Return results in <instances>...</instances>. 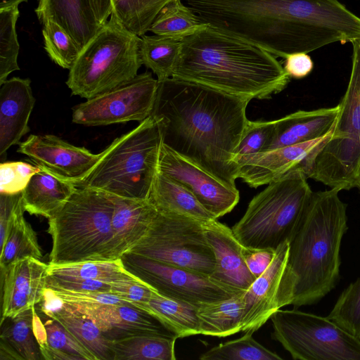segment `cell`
I'll return each instance as SVG.
<instances>
[{
    "instance_id": "obj_39",
    "label": "cell",
    "mask_w": 360,
    "mask_h": 360,
    "mask_svg": "<svg viewBox=\"0 0 360 360\" xmlns=\"http://www.w3.org/2000/svg\"><path fill=\"white\" fill-rule=\"evenodd\" d=\"M327 318L360 340V277L342 292Z\"/></svg>"
},
{
    "instance_id": "obj_48",
    "label": "cell",
    "mask_w": 360,
    "mask_h": 360,
    "mask_svg": "<svg viewBox=\"0 0 360 360\" xmlns=\"http://www.w3.org/2000/svg\"><path fill=\"white\" fill-rule=\"evenodd\" d=\"M43 359L46 360H75L77 357L50 347L48 344L40 346Z\"/></svg>"
},
{
    "instance_id": "obj_20",
    "label": "cell",
    "mask_w": 360,
    "mask_h": 360,
    "mask_svg": "<svg viewBox=\"0 0 360 360\" xmlns=\"http://www.w3.org/2000/svg\"><path fill=\"white\" fill-rule=\"evenodd\" d=\"M205 234L214 251L216 267L212 278L239 291H246L256 278L248 269L243 245L231 229L218 220L204 226Z\"/></svg>"
},
{
    "instance_id": "obj_42",
    "label": "cell",
    "mask_w": 360,
    "mask_h": 360,
    "mask_svg": "<svg viewBox=\"0 0 360 360\" xmlns=\"http://www.w3.org/2000/svg\"><path fill=\"white\" fill-rule=\"evenodd\" d=\"M40 169V167L25 162H2L0 164V193H22L32 176Z\"/></svg>"
},
{
    "instance_id": "obj_45",
    "label": "cell",
    "mask_w": 360,
    "mask_h": 360,
    "mask_svg": "<svg viewBox=\"0 0 360 360\" xmlns=\"http://www.w3.org/2000/svg\"><path fill=\"white\" fill-rule=\"evenodd\" d=\"M46 288H59L73 291L110 292L108 283L92 279L77 278H59L48 276Z\"/></svg>"
},
{
    "instance_id": "obj_30",
    "label": "cell",
    "mask_w": 360,
    "mask_h": 360,
    "mask_svg": "<svg viewBox=\"0 0 360 360\" xmlns=\"http://www.w3.org/2000/svg\"><path fill=\"white\" fill-rule=\"evenodd\" d=\"M46 316L63 325L96 360H113L112 341L108 340L91 319L72 310L65 303Z\"/></svg>"
},
{
    "instance_id": "obj_25",
    "label": "cell",
    "mask_w": 360,
    "mask_h": 360,
    "mask_svg": "<svg viewBox=\"0 0 360 360\" xmlns=\"http://www.w3.org/2000/svg\"><path fill=\"white\" fill-rule=\"evenodd\" d=\"M77 187L41 168L22 192L25 211L47 219L52 217L71 197Z\"/></svg>"
},
{
    "instance_id": "obj_8",
    "label": "cell",
    "mask_w": 360,
    "mask_h": 360,
    "mask_svg": "<svg viewBox=\"0 0 360 360\" xmlns=\"http://www.w3.org/2000/svg\"><path fill=\"white\" fill-rule=\"evenodd\" d=\"M140 39L112 14L69 70L72 95L89 99L132 80L142 65Z\"/></svg>"
},
{
    "instance_id": "obj_27",
    "label": "cell",
    "mask_w": 360,
    "mask_h": 360,
    "mask_svg": "<svg viewBox=\"0 0 360 360\" xmlns=\"http://www.w3.org/2000/svg\"><path fill=\"white\" fill-rule=\"evenodd\" d=\"M25 211L22 193H20L13 205L7 234L1 248V272L21 259L29 257L42 258L37 234L25 219Z\"/></svg>"
},
{
    "instance_id": "obj_16",
    "label": "cell",
    "mask_w": 360,
    "mask_h": 360,
    "mask_svg": "<svg viewBox=\"0 0 360 360\" xmlns=\"http://www.w3.org/2000/svg\"><path fill=\"white\" fill-rule=\"evenodd\" d=\"M65 304L91 319L112 342L141 335L178 338L156 316L131 303Z\"/></svg>"
},
{
    "instance_id": "obj_26",
    "label": "cell",
    "mask_w": 360,
    "mask_h": 360,
    "mask_svg": "<svg viewBox=\"0 0 360 360\" xmlns=\"http://www.w3.org/2000/svg\"><path fill=\"white\" fill-rule=\"evenodd\" d=\"M34 307L1 322V360L43 359L33 327Z\"/></svg>"
},
{
    "instance_id": "obj_38",
    "label": "cell",
    "mask_w": 360,
    "mask_h": 360,
    "mask_svg": "<svg viewBox=\"0 0 360 360\" xmlns=\"http://www.w3.org/2000/svg\"><path fill=\"white\" fill-rule=\"evenodd\" d=\"M44 49L56 64L70 70L76 61L80 49L71 36L59 25L47 20L43 23Z\"/></svg>"
},
{
    "instance_id": "obj_10",
    "label": "cell",
    "mask_w": 360,
    "mask_h": 360,
    "mask_svg": "<svg viewBox=\"0 0 360 360\" xmlns=\"http://www.w3.org/2000/svg\"><path fill=\"white\" fill-rule=\"evenodd\" d=\"M205 225L158 212L147 233L129 252L212 276L216 260Z\"/></svg>"
},
{
    "instance_id": "obj_41",
    "label": "cell",
    "mask_w": 360,
    "mask_h": 360,
    "mask_svg": "<svg viewBox=\"0 0 360 360\" xmlns=\"http://www.w3.org/2000/svg\"><path fill=\"white\" fill-rule=\"evenodd\" d=\"M44 326L47 343L50 347L71 354L77 359L96 360L94 355L58 321L50 319Z\"/></svg>"
},
{
    "instance_id": "obj_21",
    "label": "cell",
    "mask_w": 360,
    "mask_h": 360,
    "mask_svg": "<svg viewBox=\"0 0 360 360\" xmlns=\"http://www.w3.org/2000/svg\"><path fill=\"white\" fill-rule=\"evenodd\" d=\"M330 134L331 131L321 138L302 143L256 153L240 166L238 178L252 188L267 185L298 167Z\"/></svg>"
},
{
    "instance_id": "obj_34",
    "label": "cell",
    "mask_w": 360,
    "mask_h": 360,
    "mask_svg": "<svg viewBox=\"0 0 360 360\" xmlns=\"http://www.w3.org/2000/svg\"><path fill=\"white\" fill-rule=\"evenodd\" d=\"M47 274L53 277L92 279L107 283L136 277L126 269L121 258L62 264H49Z\"/></svg>"
},
{
    "instance_id": "obj_23",
    "label": "cell",
    "mask_w": 360,
    "mask_h": 360,
    "mask_svg": "<svg viewBox=\"0 0 360 360\" xmlns=\"http://www.w3.org/2000/svg\"><path fill=\"white\" fill-rule=\"evenodd\" d=\"M110 195L114 205L112 226L115 244L120 258L145 236L158 210L148 199Z\"/></svg>"
},
{
    "instance_id": "obj_32",
    "label": "cell",
    "mask_w": 360,
    "mask_h": 360,
    "mask_svg": "<svg viewBox=\"0 0 360 360\" xmlns=\"http://www.w3.org/2000/svg\"><path fill=\"white\" fill-rule=\"evenodd\" d=\"M139 55L142 65L161 81L172 77L179 53L181 41L157 34L140 37Z\"/></svg>"
},
{
    "instance_id": "obj_1",
    "label": "cell",
    "mask_w": 360,
    "mask_h": 360,
    "mask_svg": "<svg viewBox=\"0 0 360 360\" xmlns=\"http://www.w3.org/2000/svg\"><path fill=\"white\" fill-rule=\"evenodd\" d=\"M250 101L170 77L158 81L150 116L159 125L162 143L236 187L240 169L233 157L249 120Z\"/></svg>"
},
{
    "instance_id": "obj_4",
    "label": "cell",
    "mask_w": 360,
    "mask_h": 360,
    "mask_svg": "<svg viewBox=\"0 0 360 360\" xmlns=\"http://www.w3.org/2000/svg\"><path fill=\"white\" fill-rule=\"evenodd\" d=\"M113 202L108 193L77 188L52 217L49 263L70 264L120 259L112 226Z\"/></svg>"
},
{
    "instance_id": "obj_29",
    "label": "cell",
    "mask_w": 360,
    "mask_h": 360,
    "mask_svg": "<svg viewBox=\"0 0 360 360\" xmlns=\"http://www.w3.org/2000/svg\"><path fill=\"white\" fill-rule=\"evenodd\" d=\"M133 304L156 316L178 338L200 334L197 306L165 297L155 291L148 301Z\"/></svg>"
},
{
    "instance_id": "obj_17",
    "label": "cell",
    "mask_w": 360,
    "mask_h": 360,
    "mask_svg": "<svg viewBox=\"0 0 360 360\" xmlns=\"http://www.w3.org/2000/svg\"><path fill=\"white\" fill-rule=\"evenodd\" d=\"M43 24L51 20L63 28L80 51L106 24L111 0H38L34 10Z\"/></svg>"
},
{
    "instance_id": "obj_15",
    "label": "cell",
    "mask_w": 360,
    "mask_h": 360,
    "mask_svg": "<svg viewBox=\"0 0 360 360\" xmlns=\"http://www.w3.org/2000/svg\"><path fill=\"white\" fill-rule=\"evenodd\" d=\"M18 152L36 165L72 184L83 179L99 160L101 153H92L52 135L31 134L20 143Z\"/></svg>"
},
{
    "instance_id": "obj_35",
    "label": "cell",
    "mask_w": 360,
    "mask_h": 360,
    "mask_svg": "<svg viewBox=\"0 0 360 360\" xmlns=\"http://www.w3.org/2000/svg\"><path fill=\"white\" fill-rule=\"evenodd\" d=\"M172 0H111L112 13L129 32L146 34L160 11Z\"/></svg>"
},
{
    "instance_id": "obj_3",
    "label": "cell",
    "mask_w": 360,
    "mask_h": 360,
    "mask_svg": "<svg viewBox=\"0 0 360 360\" xmlns=\"http://www.w3.org/2000/svg\"><path fill=\"white\" fill-rule=\"evenodd\" d=\"M340 191L313 192L290 240L288 268L294 280V308L318 303L340 280V247L347 226V205Z\"/></svg>"
},
{
    "instance_id": "obj_12",
    "label": "cell",
    "mask_w": 360,
    "mask_h": 360,
    "mask_svg": "<svg viewBox=\"0 0 360 360\" xmlns=\"http://www.w3.org/2000/svg\"><path fill=\"white\" fill-rule=\"evenodd\" d=\"M158 80L150 72L98 94L72 108V120L85 126H103L143 121L153 109Z\"/></svg>"
},
{
    "instance_id": "obj_43",
    "label": "cell",
    "mask_w": 360,
    "mask_h": 360,
    "mask_svg": "<svg viewBox=\"0 0 360 360\" xmlns=\"http://www.w3.org/2000/svg\"><path fill=\"white\" fill-rule=\"evenodd\" d=\"M108 283L110 285V293L131 304L148 301L155 292L137 277L119 279Z\"/></svg>"
},
{
    "instance_id": "obj_22",
    "label": "cell",
    "mask_w": 360,
    "mask_h": 360,
    "mask_svg": "<svg viewBox=\"0 0 360 360\" xmlns=\"http://www.w3.org/2000/svg\"><path fill=\"white\" fill-rule=\"evenodd\" d=\"M338 111V104L330 108L298 110L275 120L272 135L262 151L302 143L328 134L333 128Z\"/></svg>"
},
{
    "instance_id": "obj_40",
    "label": "cell",
    "mask_w": 360,
    "mask_h": 360,
    "mask_svg": "<svg viewBox=\"0 0 360 360\" xmlns=\"http://www.w3.org/2000/svg\"><path fill=\"white\" fill-rule=\"evenodd\" d=\"M274 128V120H248L242 139L234 153L233 161L238 166L252 155L260 153L270 139Z\"/></svg>"
},
{
    "instance_id": "obj_37",
    "label": "cell",
    "mask_w": 360,
    "mask_h": 360,
    "mask_svg": "<svg viewBox=\"0 0 360 360\" xmlns=\"http://www.w3.org/2000/svg\"><path fill=\"white\" fill-rule=\"evenodd\" d=\"M18 17V6L0 9V85L11 72L20 70V46L16 32Z\"/></svg>"
},
{
    "instance_id": "obj_5",
    "label": "cell",
    "mask_w": 360,
    "mask_h": 360,
    "mask_svg": "<svg viewBox=\"0 0 360 360\" xmlns=\"http://www.w3.org/2000/svg\"><path fill=\"white\" fill-rule=\"evenodd\" d=\"M162 135L149 116L132 130L115 139L77 188H91L117 196L148 199L158 172Z\"/></svg>"
},
{
    "instance_id": "obj_44",
    "label": "cell",
    "mask_w": 360,
    "mask_h": 360,
    "mask_svg": "<svg viewBox=\"0 0 360 360\" xmlns=\"http://www.w3.org/2000/svg\"><path fill=\"white\" fill-rule=\"evenodd\" d=\"M47 288L65 304L130 303L116 295L110 292L73 291L59 288Z\"/></svg>"
},
{
    "instance_id": "obj_6",
    "label": "cell",
    "mask_w": 360,
    "mask_h": 360,
    "mask_svg": "<svg viewBox=\"0 0 360 360\" xmlns=\"http://www.w3.org/2000/svg\"><path fill=\"white\" fill-rule=\"evenodd\" d=\"M311 191L302 168L296 167L255 195L242 218L231 228L248 248H277L290 242L310 200Z\"/></svg>"
},
{
    "instance_id": "obj_11",
    "label": "cell",
    "mask_w": 360,
    "mask_h": 360,
    "mask_svg": "<svg viewBox=\"0 0 360 360\" xmlns=\"http://www.w3.org/2000/svg\"><path fill=\"white\" fill-rule=\"evenodd\" d=\"M120 258L129 272L160 295L176 301L198 307L243 292L211 276L135 253L127 252Z\"/></svg>"
},
{
    "instance_id": "obj_46",
    "label": "cell",
    "mask_w": 360,
    "mask_h": 360,
    "mask_svg": "<svg viewBox=\"0 0 360 360\" xmlns=\"http://www.w3.org/2000/svg\"><path fill=\"white\" fill-rule=\"evenodd\" d=\"M272 248L254 249L243 247V256L250 271L257 278L270 265L275 255Z\"/></svg>"
},
{
    "instance_id": "obj_14",
    "label": "cell",
    "mask_w": 360,
    "mask_h": 360,
    "mask_svg": "<svg viewBox=\"0 0 360 360\" xmlns=\"http://www.w3.org/2000/svg\"><path fill=\"white\" fill-rule=\"evenodd\" d=\"M158 170L186 186L217 219L238 204L240 195L231 187L162 143Z\"/></svg>"
},
{
    "instance_id": "obj_2",
    "label": "cell",
    "mask_w": 360,
    "mask_h": 360,
    "mask_svg": "<svg viewBox=\"0 0 360 360\" xmlns=\"http://www.w3.org/2000/svg\"><path fill=\"white\" fill-rule=\"evenodd\" d=\"M172 77L250 101L271 98L290 78L270 52L206 23L181 40Z\"/></svg>"
},
{
    "instance_id": "obj_13",
    "label": "cell",
    "mask_w": 360,
    "mask_h": 360,
    "mask_svg": "<svg viewBox=\"0 0 360 360\" xmlns=\"http://www.w3.org/2000/svg\"><path fill=\"white\" fill-rule=\"evenodd\" d=\"M289 248L288 241L281 244L268 268L244 292L241 332L253 334L275 311L292 304L294 280L287 265Z\"/></svg>"
},
{
    "instance_id": "obj_28",
    "label": "cell",
    "mask_w": 360,
    "mask_h": 360,
    "mask_svg": "<svg viewBox=\"0 0 360 360\" xmlns=\"http://www.w3.org/2000/svg\"><path fill=\"white\" fill-rule=\"evenodd\" d=\"M243 292L197 307L200 334L226 337L241 332L244 309Z\"/></svg>"
},
{
    "instance_id": "obj_49",
    "label": "cell",
    "mask_w": 360,
    "mask_h": 360,
    "mask_svg": "<svg viewBox=\"0 0 360 360\" xmlns=\"http://www.w3.org/2000/svg\"><path fill=\"white\" fill-rule=\"evenodd\" d=\"M27 1L28 0H0V9L18 6L21 3L27 2Z\"/></svg>"
},
{
    "instance_id": "obj_36",
    "label": "cell",
    "mask_w": 360,
    "mask_h": 360,
    "mask_svg": "<svg viewBox=\"0 0 360 360\" xmlns=\"http://www.w3.org/2000/svg\"><path fill=\"white\" fill-rule=\"evenodd\" d=\"M201 360H282L276 353L268 349L245 333L240 338L221 343L200 357Z\"/></svg>"
},
{
    "instance_id": "obj_19",
    "label": "cell",
    "mask_w": 360,
    "mask_h": 360,
    "mask_svg": "<svg viewBox=\"0 0 360 360\" xmlns=\"http://www.w3.org/2000/svg\"><path fill=\"white\" fill-rule=\"evenodd\" d=\"M31 81L13 77L0 89V159H5L10 147L20 143L30 131L28 125L34 106Z\"/></svg>"
},
{
    "instance_id": "obj_31",
    "label": "cell",
    "mask_w": 360,
    "mask_h": 360,
    "mask_svg": "<svg viewBox=\"0 0 360 360\" xmlns=\"http://www.w3.org/2000/svg\"><path fill=\"white\" fill-rule=\"evenodd\" d=\"M176 339L141 335L115 340L113 360H175Z\"/></svg>"
},
{
    "instance_id": "obj_18",
    "label": "cell",
    "mask_w": 360,
    "mask_h": 360,
    "mask_svg": "<svg viewBox=\"0 0 360 360\" xmlns=\"http://www.w3.org/2000/svg\"><path fill=\"white\" fill-rule=\"evenodd\" d=\"M48 267L49 264L29 257L13 262L1 272V321L14 318L41 302L46 288Z\"/></svg>"
},
{
    "instance_id": "obj_9",
    "label": "cell",
    "mask_w": 360,
    "mask_h": 360,
    "mask_svg": "<svg viewBox=\"0 0 360 360\" xmlns=\"http://www.w3.org/2000/svg\"><path fill=\"white\" fill-rule=\"evenodd\" d=\"M271 338L293 359L360 360V340L327 317L294 308L271 316Z\"/></svg>"
},
{
    "instance_id": "obj_47",
    "label": "cell",
    "mask_w": 360,
    "mask_h": 360,
    "mask_svg": "<svg viewBox=\"0 0 360 360\" xmlns=\"http://www.w3.org/2000/svg\"><path fill=\"white\" fill-rule=\"evenodd\" d=\"M284 70L290 77L302 79L307 76L314 67L311 57L306 53H295L285 58Z\"/></svg>"
},
{
    "instance_id": "obj_33",
    "label": "cell",
    "mask_w": 360,
    "mask_h": 360,
    "mask_svg": "<svg viewBox=\"0 0 360 360\" xmlns=\"http://www.w3.org/2000/svg\"><path fill=\"white\" fill-rule=\"evenodd\" d=\"M205 25L189 6L184 5L181 0H172L158 14L149 31L181 41Z\"/></svg>"
},
{
    "instance_id": "obj_7",
    "label": "cell",
    "mask_w": 360,
    "mask_h": 360,
    "mask_svg": "<svg viewBox=\"0 0 360 360\" xmlns=\"http://www.w3.org/2000/svg\"><path fill=\"white\" fill-rule=\"evenodd\" d=\"M330 136L298 166L307 178L340 191L360 186V39Z\"/></svg>"
},
{
    "instance_id": "obj_24",
    "label": "cell",
    "mask_w": 360,
    "mask_h": 360,
    "mask_svg": "<svg viewBox=\"0 0 360 360\" xmlns=\"http://www.w3.org/2000/svg\"><path fill=\"white\" fill-rule=\"evenodd\" d=\"M148 199L161 213L186 217L204 224L217 220L186 186L158 170Z\"/></svg>"
}]
</instances>
